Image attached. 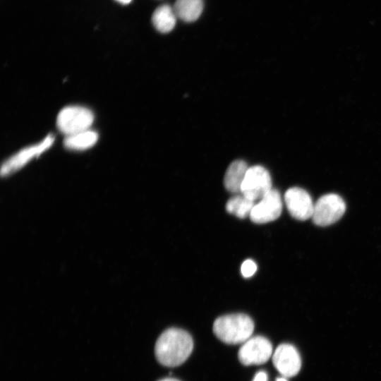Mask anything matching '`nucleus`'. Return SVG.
<instances>
[{
	"instance_id": "ddd939ff",
	"label": "nucleus",
	"mask_w": 381,
	"mask_h": 381,
	"mask_svg": "<svg viewBox=\"0 0 381 381\" xmlns=\"http://www.w3.org/2000/svg\"><path fill=\"white\" fill-rule=\"evenodd\" d=\"M173 8L178 18L186 22H193L201 15L203 1L176 0Z\"/></svg>"
},
{
	"instance_id": "6e6552de",
	"label": "nucleus",
	"mask_w": 381,
	"mask_h": 381,
	"mask_svg": "<svg viewBox=\"0 0 381 381\" xmlns=\"http://www.w3.org/2000/svg\"><path fill=\"white\" fill-rule=\"evenodd\" d=\"M282 210V201L277 190L272 189L254 205L250 218L257 224H263L277 219Z\"/></svg>"
},
{
	"instance_id": "423d86ee",
	"label": "nucleus",
	"mask_w": 381,
	"mask_h": 381,
	"mask_svg": "<svg viewBox=\"0 0 381 381\" xmlns=\"http://www.w3.org/2000/svg\"><path fill=\"white\" fill-rule=\"evenodd\" d=\"M272 355L270 341L262 336L250 337L243 343L238 353L240 362L245 365H260Z\"/></svg>"
},
{
	"instance_id": "39448f33",
	"label": "nucleus",
	"mask_w": 381,
	"mask_h": 381,
	"mask_svg": "<svg viewBox=\"0 0 381 381\" xmlns=\"http://www.w3.org/2000/svg\"><path fill=\"white\" fill-rule=\"evenodd\" d=\"M272 189L271 176L265 168L260 165L248 168L241 186L242 195L255 202Z\"/></svg>"
},
{
	"instance_id": "2eb2a0df",
	"label": "nucleus",
	"mask_w": 381,
	"mask_h": 381,
	"mask_svg": "<svg viewBox=\"0 0 381 381\" xmlns=\"http://www.w3.org/2000/svg\"><path fill=\"white\" fill-rule=\"evenodd\" d=\"M255 202L243 195H237L231 198L226 204L228 212L243 219L250 217Z\"/></svg>"
},
{
	"instance_id": "20e7f679",
	"label": "nucleus",
	"mask_w": 381,
	"mask_h": 381,
	"mask_svg": "<svg viewBox=\"0 0 381 381\" xmlns=\"http://www.w3.org/2000/svg\"><path fill=\"white\" fill-rule=\"evenodd\" d=\"M345 210V202L339 195L326 194L314 204L312 218L316 225L325 226L338 221Z\"/></svg>"
},
{
	"instance_id": "aec40b11",
	"label": "nucleus",
	"mask_w": 381,
	"mask_h": 381,
	"mask_svg": "<svg viewBox=\"0 0 381 381\" xmlns=\"http://www.w3.org/2000/svg\"><path fill=\"white\" fill-rule=\"evenodd\" d=\"M276 381H287V380L285 377H279Z\"/></svg>"
},
{
	"instance_id": "1a4fd4ad",
	"label": "nucleus",
	"mask_w": 381,
	"mask_h": 381,
	"mask_svg": "<svg viewBox=\"0 0 381 381\" xmlns=\"http://www.w3.org/2000/svg\"><path fill=\"white\" fill-rule=\"evenodd\" d=\"M284 201L290 214L298 220H306L313 216L314 204L308 193L303 188L293 187L284 194Z\"/></svg>"
},
{
	"instance_id": "dca6fc26",
	"label": "nucleus",
	"mask_w": 381,
	"mask_h": 381,
	"mask_svg": "<svg viewBox=\"0 0 381 381\" xmlns=\"http://www.w3.org/2000/svg\"><path fill=\"white\" fill-rule=\"evenodd\" d=\"M257 270L255 262L250 259L245 260L241 267V274L244 277H250L254 274Z\"/></svg>"
},
{
	"instance_id": "9d476101",
	"label": "nucleus",
	"mask_w": 381,
	"mask_h": 381,
	"mask_svg": "<svg viewBox=\"0 0 381 381\" xmlns=\"http://www.w3.org/2000/svg\"><path fill=\"white\" fill-rule=\"evenodd\" d=\"M272 362L276 369L284 377L296 375L300 370L301 361L296 349L289 344H282L272 355Z\"/></svg>"
},
{
	"instance_id": "6ab92c4d",
	"label": "nucleus",
	"mask_w": 381,
	"mask_h": 381,
	"mask_svg": "<svg viewBox=\"0 0 381 381\" xmlns=\"http://www.w3.org/2000/svg\"><path fill=\"white\" fill-rule=\"evenodd\" d=\"M159 381H179L176 379H174V378H164V379H162V380H160Z\"/></svg>"
},
{
	"instance_id": "0eeeda50",
	"label": "nucleus",
	"mask_w": 381,
	"mask_h": 381,
	"mask_svg": "<svg viewBox=\"0 0 381 381\" xmlns=\"http://www.w3.org/2000/svg\"><path fill=\"white\" fill-rule=\"evenodd\" d=\"M54 141L52 134H49L40 143L27 147L18 152L4 162L1 169V176H8L24 167L33 158L49 149Z\"/></svg>"
},
{
	"instance_id": "f257e3e1",
	"label": "nucleus",
	"mask_w": 381,
	"mask_h": 381,
	"mask_svg": "<svg viewBox=\"0 0 381 381\" xmlns=\"http://www.w3.org/2000/svg\"><path fill=\"white\" fill-rule=\"evenodd\" d=\"M193 349L191 336L179 328H169L159 336L155 347V356L163 365L176 367L183 363Z\"/></svg>"
},
{
	"instance_id": "f3484780",
	"label": "nucleus",
	"mask_w": 381,
	"mask_h": 381,
	"mask_svg": "<svg viewBox=\"0 0 381 381\" xmlns=\"http://www.w3.org/2000/svg\"><path fill=\"white\" fill-rule=\"evenodd\" d=\"M253 381H267V375L264 371H260L256 373Z\"/></svg>"
},
{
	"instance_id": "f8f14e48",
	"label": "nucleus",
	"mask_w": 381,
	"mask_h": 381,
	"mask_svg": "<svg viewBox=\"0 0 381 381\" xmlns=\"http://www.w3.org/2000/svg\"><path fill=\"white\" fill-rule=\"evenodd\" d=\"M176 17L174 8L165 4L155 9L152 16V22L157 30L167 33L174 29Z\"/></svg>"
},
{
	"instance_id": "7ed1b4c3",
	"label": "nucleus",
	"mask_w": 381,
	"mask_h": 381,
	"mask_svg": "<svg viewBox=\"0 0 381 381\" xmlns=\"http://www.w3.org/2000/svg\"><path fill=\"white\" fill-rule=\"evenodd\" d=\"M93 121L92 111L80 106L63 108L56 119L59 130L66 136L90 129Z\"/></svg>"
},
{
	"instance_id": "f03ea898",
	"label": "nucleus",
	"mask_w": 381,
	"mask_h": 381,
	"mask_svg": "<svg viewBox=\"0 0 381 381\" xmlns=\"http://www.w3.org/2000/svg\"><path fill=\"white\" fill-rule=\"evenodd\" d=\"M254 330L253 320L243 313L225 315L216 319L213 332L222 341L237 344L250 338Z\"/></svg>"
},
{
	"instance_id": "4468645a",
	"label": "nucleus",
	"mask_w": 381,
	"mask_h": 381,
	"mask_svg": "<svg viewBox=\"0 0 381 381\" xmlns=\"http://www.w3.org/2000/svg\"><path fill=\"white\" fill-rule=\"evenodd\" d=\"M98 140L97 132L90 129L66 136L64 143L66 148L84 150L92 147Z\"/></svg>"
},
{
	"instance_id": "a211bd4d",
	"label": "nucleus",
	"mask_w": 381,
	"mask_h": 381,
	"mask_svg": "<svg viewBox=\"0 0 381 381\" xmlns=\"http://www.w3.org/2000/svg\"><path fill=\"white\" fill-rule=\"evenodd\" d=\"M116 1L123 4H129L132 0H116Z\"/></svg>"
},
{
	"instance_id": "9b49d317",
	"label": "nucleus",
	"mask_w": 381,
	"mask_h": 381,
	"mask_svg": "<svg viewBox=\"0 0 381 381\" xmlns=\"http://www.w3.org/2000/svg\"><path fill=\"white\" fill-rule=\"evenodd\" d=\"M246 162L238 159L228 167L224 178L226 189L233 193H241V186L248 169Z\"/></svg>"
}]
</instances>
